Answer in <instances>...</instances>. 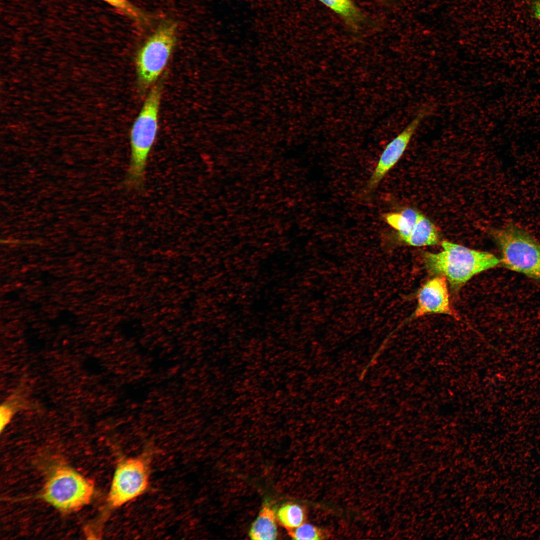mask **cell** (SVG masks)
I'll return each mask as SVG.
<instances>
[{"label": "cell", "mask_w": 540, "mask_h": 540, "mask_svg": "<svg viewBox=\"0 0 540 540\" xmlns=\"http://www.w3.org/2000/svg\"><path fill=\"white\" fill-rule=\"evenodd\" d=\"M162 91L160 84L151 88L130 128V160L124 182L128 189L143 187L148 158L158 133Z\"/></svg>", "instance_id": "cell-1"}, {"label": "cell", "mask_w": 540, "mask_h": 540, "mask_svg": "<svg viewBox=\"0 0 540 540\" xmlns=\"http://www.w3.org/2000/svg\"><path fill=\"white\" fill-rule=\"evenodd\" d=\"M442 250L436 253L424 252L423 260L428 271L446 278L455 290L473 276L500 264L492 254L472 250L449 241L441 243Z\"/></svg>", "instance_id": "cell-2"}, {"label": "cell", "mask_w": 540, "mask_h": 540, "mask_svg": "<svg viewBox=\"0 0 540 540\" xmlns=\"http://www.w3.org/2000/svg\"><path fill=\"white\" fill-rule=\"evenodd\" d=\"M500 248V264L540 282V242L520 226L508 222L492 229Z\"/></svg>", "instance_id": "cell-3"}, {"label": "cell", "mask_w": 540, "mask_h": 540, "mask_svg": "<svg viewBox=\"0 0 540 540\" xmlns=\"http://www.w3.org/2000/svg\"><path fill=\"white\" fill-rule=\"evenodd\" d=\"M176 24L165 22L138 50L136 68L138 84L142 90L154 86L166 68L176 45Z\"/></svg>", "instance_id": "cell-4"}, {"label": "cell", "mask_w": 540, "mask_h": 540, "mask_svg": "<svg viewBox=\"0 0 540 540\" xmlns=\"http://www.w3.org/2000/svg\"><path fill=\"white\" fill-rule=\"evenodd\" d=\"M94 487L92 482L68 467H60L46 482L44 500L62 510H75L90 501Z\"/></svg>", "instance_id": "cell-5"}, {"label": "cell", "mask_w": 540, "mask_h": 540, "mask_svg": "<svg viewBox=\"0 0 540 540\" xmlns=\"http://www.w3.org/2000/svg\"><path fill=\"white\" fill-rule=\"evenodd\" d=\"M148 464L142 458H132L120 461L116 469L108 500L111 506L118 508L142 495L148 484Z\"/></svg>", "instance_id": "cell-6"}, {"label": "cell", "mask_w": 540, "mask_h": 540, "mask_svg": "<svg viewBox=\"0 0 540 540\" xmlns=\"http://www.w3.org/2000/svg\"><path fill=\"white\" fill-rule=\"evenodd\" d=\"M431 112L432 108L428 106L421 108L403 130L386 146L368 181L366 186L367 192L374 190L386 174L398 162L416 131Z\"/></svg>", "instance_id": "cell-7"}, {"label": "cell", "mask_w": 540, "mask_h": 540, "mask_svg": "<svg viewBox=\"0 0 540 540\" xmlns=\"http://www.w3.org/2000/svg\"><path fill=\"white\" fill-rule=\"evenodd\" d=\"M446 278L438 276L427 281L417 295L418 306L415 318L430 314H442L456 318L458 316L451 306Z\"/></svg>", "instance_id": "cell-8"}, {"label": "cell", "mask_w": 540, "mask_h": 540, "mask_svg": "<svg viewBox=\"0 0 540 540\" xmlns=\"http://www.w3.org/2000/svg\"><path fill=\"white\" fill-rule=\"evenodd\" d=\"M248 536L254 540H276L278 529L276 514L271 506L266 504L263 506L258 517L252 522Z\"/></svg>", "instance_id": "cell-9"}, {"label": "cell", "mask_w": 540, "mask_h": 540, "mask_svg": "<svg viewBox=\"0 0 540 540\" xmlns=\"http://www.w3.org/2000/svg\"><path fill=\"white\" fill-rule=\"evenodd\" d=\"M420 213L412 208H406L400 212L384 214L385 221L398 233L405 243L414 230Z\"/></svg>", "instance_id": "cell-10"}, {"label": "cell", "mask_w": 540, "mask_h": 540, "mask_svg": "<svg viewBox=\"0 0 540 540\" xmlns=\"http://www.w3.org/2000/svg\"><path fill=\"white\" fill-rule=\"evenodd\" d=\"M439 240L440 234L436 226L420 214L406 244L414 246H432L438 244Z\"/></svg>", "instance_id": "cell-11"}, {"label": "cell", "mask_w": 540, "mask_h": 540, "mask_svg": "<svg viewBox=\"0 0 540 540\" xmlns=\"http://www.w3.org/2000/svg\"><path fill=\"white\" fill-rule=\"evenodd\" d=\"M276 518L279 523L288 530L306 522L307 512L302 506L288 502L281 506L278 510Z\"/></svg>", "instance_id": "cell-12"}, {"label": "cell", "mask_w": 540, "mask_h": 540, "mask_svg": "<svg viewBox=\"0 0 540 540\" xmlns=\"http://www.w3.org/2000/svg\"><path fill=\"white\" fill-rule=\"evenodd\" d=\"M321 2L351 23L361 20V15L351 0H320Z\"/></svg>", "instance_id": "cell-13"}, {"label": "cell", "mask_w": 540, "mask_h": 540, "mask_svg": "<svg viewBox=\"0 0 540 540\" xmlns=\"http://www.w3.org/2000/svg\"><path fill=\"white\" fill-rule=\"evenodd\" d=\"M287 531L288 536L294 540H323L328 536L322 529L306 522Z\"/></svg>", "instance_id": "cell-14"}, {"label": "cell", "mask_w": 540, "mask_h": 540, "mask_svg": "<svg viewBox=\"0 0 540 540\" xmlns=\"http://www.w3.org/2000/svg\"><path fill=\"white\" fill-rule=\"evenodd\" d=\"M116 8L131 18L140 22L147 20L146 16L128 0H103Z\"/></svg>", "instance_id": "cell-15"}, {"label": "cell", "mask_w": 540, "mask_h": 540, "mask_svg": "<svg viewBox=\"0 0 540 540\" xmlns=\"http://www.w3.org/2000/svg\"><path fill=\"white\" fill-rule=\"evenodd\" d=\"M20 404L19 401L16 398H12L1 406L0 413L1 432L8 424L16 410L20 408Z\"/></svg>", "instance_id": "cell-16"}, {"label": "cell", "mask_w": 540, "mask_h": 540, "mask_svg": "<svg viewBox=\"0 0 540 540\" xmlns=\"http://www.w3.org/2000/svg\"><path fill=\"white\" fill-rule=\"evenodd\" d=\"M533 8L534 16L540 24V0L534 1Z\"/></svg>", "instance_id": "cell-17"}]
</instances>
